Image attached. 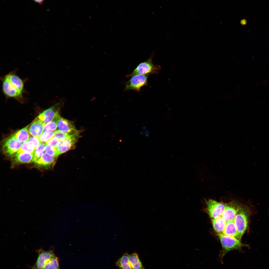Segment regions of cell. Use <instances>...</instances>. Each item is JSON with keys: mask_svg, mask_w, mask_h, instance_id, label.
Wrapping results in <instances>:
<instances>
[{"mask_svg": "<svg viewBox=\"0 0 269 269\" xmlns=\"http://www.w3.org/2000/svg\"><path fill=\"white\" fill-rule=\"evenodd\" d=\"M241 204L234 199L226 203L211 199L206 201L204 211L211 219L217 236L224 235L239 239L235 218Z\"/></svg>", "mask_w": 269, "mask_h": 269, "instance_id": "6da1fadb", "label": "cell"}, {"mask_svg": "<svg viewBox=\"0 0 269 269\" xmlns=\"http://www.w3.org/2000/svg\"><path fill=\"white\" fill-rule=\"evenodd\" d=\"M17 70L11 71L0 77L2 93L7 98H13L22 101L25 94L28 92L25 88L27 78L23 79L17 74Z\"/></svg>", "mask_w": 269, "mask_h": 269, "instance_id": "7a4b0ae2", "label": "cell"}, {"mask_svg": "<svg viewBox=\"0 0 269 269\" xmlns=\"http://www.w3.org/2000/svg\"><path fill=\"white\" fill-rule=\"evenodd\" d=\"M251 214L250 208L248 206L241 204L236 215L235 225L240 238L248 227L249 218Z\"/></svg>", "mask_w": 269, "mask_h": 269, "instance_id": "3957f363", "label": "cell"}, {"mask_svg": "<svg viewBox=\"0 0 269 269\" xmlns=\"http://www.w3.org/2000/svg\"><path fill=\"white\" fill-rule=\"evenodd\" d=\"M222 246V250L219 254L220 261L228 252L233 250H241L243 247H248V245L242 243L236 238L224 235L217 236Z\"/></svg>", "mask_w": 269, "mask_h": 269, "instance_id": "277c9868", "label": "cell"}, {"mask_svg": "<svg viewBox=\"0 0 269 269\" xmlns=\"http://www.w3.org/2000/svg\"><path fill=\"white\" fill-rule=\"evenodd\" d=\"M160 68L159 66L155 65L153 63L152 58L151 57L147 60L139 64L131 73L126 75V77H130L138 74L149 75L156 74L159 71Z\"/></svg>", "mask_w": 269, "mask_h": 269, "instance_id": "5b68a950", "label": "cell"}, {"mask_svg": "<svg viewBox=\"0 0 269 269\" xmlns=\"http://www.w3.org/2000/svg\"><path fill=\"white\" fill-rule=\"evenodd\" d=\"M149 75L138 74L132 76L125 83V90H134L139 92L142 87L147 85Z\"/></svg>", "mask_w": 269, "mask_h": 269, "instance_id": "8992f818", "label": "cell"}, {"mask_svg": "<svg viewBox=\"0 0 269 269\" xmlns=\"http://www.w3.org/2000/svg\"><path fill=\"white\" fill-rule=\"evenodd\" d=\"M22 143L17 140L12 135L6 138L3 142L2 149L4 153L10 156L16 153L21 147Z\"/></svg>", "mask_w": 269, "mask_h": 269, "instance_id": "52a82bcc", "label": "cell"}, {"mask_svg": "<svg viewBox=\"0 0 269 269\" xmlns=\"http://www.w3.org/2000/svg\"><path fill=\"white\" fill-rule=\"evenodd\" d=\"M36 251L38 256L35 264L31 267L32 269H44L48 262L56 256L52 250L45 251L41 248L36 250Z\"/></svg>", "mask_w": 269, "mask_h": 269, "instance_id": "ba28073f", "label": "cell"}, {"mask_svg": "<svg viewBox=\"0 0 269 269\" xmlns=\"http://www.w3.org/2000/svg\"><path fill=\"white\" fill-rule=\"evenodd\" d=\"M79 134L78 132H77L60 140L59 145L56 147L59 155L73 148L79 137Z\"/></svg>", "mask_w": 269, "mask_h": 269, "instance_id": "9c48e42d", "label": "cell"}, {"mask_svg": "<svg viewBox=\"0 0 269 269\" xmlns=\"http://www.w3.org/2000/svg\"><path fill=\"white\" fill-rule=\"evenodd\" d=\"M59 102L50 108L45 110L38 116V118L45 125L52 121L59 114Z\"/></svg>", "mask_w": 269, "mask_h": 269, "instance_id": "30bf717a", "label": "cell"}, {"mask_svg": "<svg viewBox=\"0 0 269 269\" xmlns=\"http://www.w3.org/2000/svg\"><path fill=\"white\" fill-rule=\"evenodd\" d=\"M57 128L58 130L69 134L78 132L72 122L61 117L58 121Z\"/></svg>", "mask_w": 269, "mask_h": 269, "instance_id": "8fae6325", "label": "cell"}, {"mask_svg": "<svg viewBox=\"0 0 269 269\" xmlns=\"http://www.w3.org/2000/svg\"><path fill=\"white\" fill-rule=\"evenodd\" d=\"M45 125L37 117L29 128L30 134L32 136L39 137L44 131Z\"/></svg>", "mask_w": 269, "mask_h": 269, "instance_id": "7c38bea8", "label": "cell"}, {"mask_svg": "<svg viewBox=\"0 0 269 269\" xmlns=\"http://www.w3.org/2000/svg\"><path fill=\"white\" fill-rule=\"evenodd\" d=\"M33 153L17 152L12 158L13 162L16 163H29L33 161Z\"/></svg>", "mask_w": 269, "mask_h": 269, "instance_id": "4fadbf2b", "label": "cell"}, {"mask_svg": "<svg viewBox=\"0 0 269 269\" xmlns=\"http://www.w3.org/2000/svg\"><path fill=\"white\" fill-rule=\"evenodd\" d=\"M56 159V157L45 153L36 163L40 166L48 167L54 164Z\"/></svg>", "mask_w": 269, "mask_h": 269, "instance_id": "5bb4252c", "label": "cell"}, {"mask_svg": "<svg viewBox=\"0 0 269 269\" xmlns=\"http://www.w3.org/2000/svg\"><path fill=\"white\" fill-rule=\"evenodd\" d=\"M29 125L18 130L13 135L18 141L24 143L28 141L30 136V133L28 130Z\"/></svg>", "mask_w": 269, "mask_h": 269, "instance_id": "9a60e30c", "label": "cell"}, {"mask_svg": "<svg viewBox=\"0 0 269 269\" xmlns=\"http://www.w3.org/2000/svg\"><path fill=\"white\" fill-rule=\"evenodd\" d=\"M129 255L125 253L116 263V265L120 269H132L129 260Z\"/></svg>", "mask_w": 269, "mask_h": 269, "instance_id": "2e32d148", "label": "cell"}, {"mask_svg": "<svg viewBox=\"0 0 269 269\" xmlns=\"http://www.w3.org/2000/svg\"><path fill=\"white\" fill-rule=\"evenodd\" d=\"M129 260L132 269H145L138 255L136 253H134L129 255Z\"/></svg>", "mask_w": 269, "mask_h": 269, "instance_id": "e0dca14e", "label": "cell"}, {"mask_svg": "<svg viewBox=\"0 0 269 269\" xmlns=\"http://www.w3.org/2000/svg\"><path fill=\"white\" fill-rule=\"evenodd\" d=\"M47 144L41 142L35 148L33 153V161L36 162L41 157L45 150V148Z\"/></svg>", "mask_w": 269, "mask_h": 269, "instance_id": "ac0fdd59", "label": "cell"}, {"mask_svg": "<svg viewBox=\"0 0 269 269\" xmlns=\"http://www.w3.org/2000/svg\"><path fill=\"white\" fill-rule=\"evenodd\" d=\"M61 116L59 114L51 121L45 125L44 127V131L54 132L57 128L58 121Z\"/></svg>", "mask_w": 269, "mask_h": 269, "instance_id": "d6986e66", "label": "cell"}, {"mask_svg": "<svg viewBox=\"0 0 269 269\" xmlns=\"http://www.w3.org/2000/svg\"><path fill=\"white\" fill-rule=\"evenodd\" d=\"M44 269H60L58 258L55 256L49 260L45 265Z\"/></svg>", "mask_w": 269, "mask_h": 269, "instance_id": "ffe728a7", "label": "cell"}, {"mask_svg": "<svg viewBox=\"0 0 269 269\" xmlns=\"http://www.w3.org/2000/svg\"><path fill=\"white\" fill-rule=\"evenodd\" d=\"M35 148L31 142L27 141L23 143L18 152L33 153Z\"/></svg>", "mask_w": 269, "mask_h": 269, "instance_id": "44dd1931", "label": "cell"}, {"mask_svg": "<svg viewBox=\"0 0 269 269\" xmlns=\"http://www.w3.org/2000/svg\"><path fill=\"white\" fill-rule=\"evenodd\" d=\"M44 151L46 153L56 158L59 155L56 148L50 145L47 144L45 147Z\"/></svg>", "mask_w": 269, "mask_h": 269, "instance_id": "7402d4cb", "label": "cell"}, {"mask_svg": "<svg viewBox=\"0 0 269 269\" xmlns=\"http://www.w3.org/2000/svg\"><path fill=\"white\" fill-rule=\"evenodd\" d=\"M54 133L53 132L44 131L39 137L41 142H46L53 137Z\"/></svg>", "mask_w": 269, "mask_h": 269, "instance_id": "603a6c76", "label": "cell"}, {"mask_svg": "<svg viewBox=\"0 0 269 269\" xmlns=\"http://www.w3.org/2000/svg\"><path fill=\"white\" fill-rule=\"evenodd\" d=\"M70 134H71L64 133L58 130L54 132L53 137L61 140L65 138Z\"/></svg>", "mask_w": 269, "mask_h": 269, "instance_id": "cb8c5ba5", "label": "cell"}, {"mask_svg": "<svg viewBox=\"0 0 269 269\" xmlns=\"http://www.w3.org/2000/svg\"><path fill=\"white\" fill-rule=\"evenodd\" d=\"M60 140L56 138L53 137L46 142V144L55 147H57L59 145Z\"/></svg>", "mask_w": 269, "mask_h": 269, "instance_id": "d4e9b609", "label": "cell"}, {"mask_svg": "<svg viewBox=\"0 0 269 269\" xmlns=\"http://www.w3.org/2000/svg\"><path fill=\"white\" fill-rule=\"evenodd\" d=\"M27 141L31 142L35 148L41 142L39 137L32 136L29 137Z\"/></svg>", "mask_w": 269, "mask_h": 269, "instance_id": "484cf974", "label": "cell"}, {"mask_svg": "<svg viewBox=\"0 0 269 269\" xmlns=\"http://www.w3.org/2000/svg\"><path fill=\"white\" fill-rule=\"evenodd\" d=\"M247 20L245 19H243L242 20L240 21L241 23L243 26L245 25L247 23Z\"/></svg>", "mask_w": 269, "mask_h": 269, "instance_id": "4316f807", "label": "cell"}, {"mask_svg": "<svg viewBox=\"0 0 269 269\" xmlns=\"http://www.w3.org/2000/svg\"><path fill=\"white\" fill-rule=\"evenodd\" d=\"M34 1L35 2L38 3L39 4H41L42 3V2L44 0H35Z\"/></svg>", "mask_w": 269, "mask_h": 269, "instance_id": "83f0119b", "label": "cell"}, {"mask_svg": "<svg viewBox=\"0 0 269 269\" xmlns=\"http://www.w3.org/2000/svg\"><path fill=\"white\" fill-rule=\"evenodd\" d=\"M140 134L141 135L144 136V131L141 129L140 130Z\"/></svg>", "mask_w": 269, "mask_h": 269, "instance_id": "f1b7e54d", "label": "cell"}, {"mask_svg": "<svg viewBox=\"0 0 269 269\" xmlns=\"http://www.w3.org/2000/svg\"><path fill=\"white\" fill-rule=\"evenodd\" d=\"M149 135V133H146L144 134V137H148Z\"/></svg>", "mask_w": 269, "mask_h": 269, "instance_id": "f546056e", "label": "cell"}, {"mask_svg": "<svg viewBox=\"0 0 269 269\" xmlns=\"http://www.w3.org/2000/svg\"><path fill=\"white\" fill-rule=\"evenodd\" d=\"M141 129L144 131L147 130L146 127L145 126L143 127Z\"/></svg>", "mask_w": 269, "mask_h": 269, "instance_id": "4dcf8cb0", "label": "cell"}]
</instances>
